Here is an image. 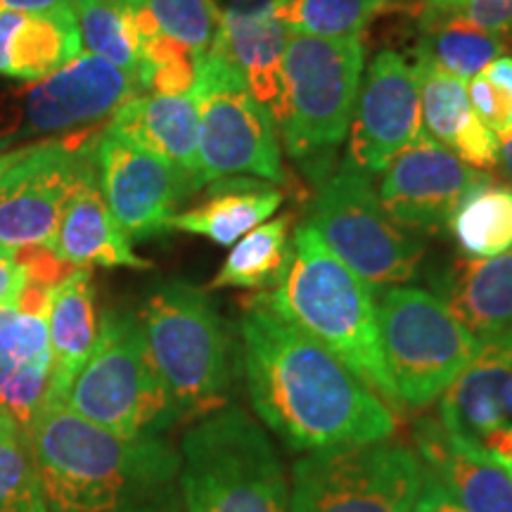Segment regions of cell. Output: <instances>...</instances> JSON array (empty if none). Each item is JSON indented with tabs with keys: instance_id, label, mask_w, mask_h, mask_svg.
Segmentation results:
<instances>
[{
	"instance_id": "cell-1",
	"label": "cell",
	"mask_w": 512,
	"mask_h": 512,
	"mask_svg": "<svg viewBox=\"0 0 512 512\" xmlns=\"http://www.w3.org/2000/svg\"><path fill=\"white\" fill-rule=\"evenodd\" d=\"M240 347L249 401L290 451L318 453L396 434L389 403L261 294L242 306Z\"/></svg>"
},
{
	"instance_id": "cell-2",
	"label": "cell",
	"mask_w": 512,
	"mask_h": 512,
	"mask_svg": "<svg viewBox=\"0 0 512 512\" xmlns=\"http://www.w3.org/2000/svg\"><path fill=\"white\" fill-rule=\"evenodd\" d=\"M29 441L48 512H185L181 453L164 437H119L67 406L41 408Z\"/></svg>"
},
{
	"instance_id": "cell-3",
	"label": "cell",
	"mask_w": 512,
	"mask_h": 512,
	"mask_svg": "<svg viewBox=\"0 0 512 512\" xmlns=\"http://www.w3.org/2000/svg\"><path fill=\"white\" fill-rule=\"evenodd\" d=\"M373 294L306 221L294 230L285 278L273 292H261V297L278 316L347 363L380 399L401 408L384 363Z\"/></svg>"
},
{
	"instance_id": "cell-4",
	"label": "cell",
	"mask_w": 512,
	"mask_h": 512,
	"mask_svg": "<svg viewBox=\"0 0 512 512\" xmlns=\"http://www.w3.org/2000/svg\"><path fill=\"white\" fill-rule=\"evenodd\" d=\"M138 318L181 422L228 406L235 377L233 337L207 292L185 280H166L147 294Z\"/></svg>"
},
{
	"instance_id": "cell-5",
	"label": "cell",
	"mask_w": 512,
	"mask_h": 512,
	"mask_svg": "<svg viewBox=\"0 0 512 512\" xmlns=\"http://www.w3.org/2000/svg\"><path fill=\"white\" fill-rule=\"evenodd\" d=\"M178 453L185 512H290L283 460L240 406L192 422Z\"/></svg>"
},
{
	"instance_id": "cell-6",
	"label": "cell",
	"mask_w": 512,
	"mask_h": 512,
	"mask_svg": "<svg viewBox=\"0 0 512 512\" xmlns=\"http://www.w3.org/2000/svg\"><path fill=\"white\" fill-rule=\"evenodd\" d=\"M64 406L119 437H162L181 422L136 313L107 309Z\"/></svg>"
},
{
	"instance_id": "cell-7",
	"label": "cell",
	"mask_w": 512,
	"mask_h": 512,
	"mask_svg": "<svg viewBox=\"0 0 512 512\" xmlns=\"http://www.w3.org/2000/svg\"><path fill=\"white\" fill-rule=\"evenodd\" d=\"M366 69L361 38L290 34L283 55V131L290 155L309 162L330 155L347 138Z\"/></svg>"
},
{
	"instance_id": "cell-8",
	"label": "cell",
	"mask_w": 512,
	"mask_h": 512,
	"mask_svg": "<svg viewBox=\"0 0 512 512\" xmlns=\"http://www.w3.org/2000/svg\"><path fill=\"white\" fill-rule=\"evenodd\" d=\"M377 328L401 408H427L477 356L479 342L434 292L389 287L377 302Z\"/></svg>"
},
{
	"instance_id": "cell-9",
	"label": "cell",
	"mask_w": 512,
	"mask_h": 512,
	"mask_svg": "<svg viewBox=\"0 0 512 512\" xmlns=\"http://www.w3.org/2000/svg\"><path fill=\"white\" fill-rule=\"evenodd\" d=\"M200 112L197 181L207 185L228 176H252L287 185L278 131L271 112L249 93L233 64L216 50L197 60L192 86Z\"/></svg>"
},
{
	"instance_id": "cell-10",
	"label": "cell",
	"mask_w": 512,
	"mask_h": 512,
	"mask_svg": "<svg viewBox=\"0 0 512 512\" xmlns=\"http://www.w3.org/2000/svg\"><path fill=\"white\" fill-rule=\"evenodd\" d=\"M309 221L332 254L373 292L408 283L418 273L425 252L420 238L392 221L370 176L347 162L318 183Z\"/></svg>"
},
{
	"instance_id": "cell-11",
	"label": "cell",
	"mask_w": 512,
	"mask_h": 512,
	"mask_svg": "<svg viewBox=\"0 0 512 512\" xmlns=\"http://www.w3.org/2000/svg\"><path fill=\"white\" fill-rule=\"evenodd\" d=\"M422 467L396 441L306 453L292 467L290 512H413Z\"/></svg>"
},
{
	"instance_id": "cell-12",
	"label": "cell",
	"mask_w": 512,
	"mask_h": 512,
	"mask_svg": "<svg viewBox=\"0 0 512 512\" xmlns=\"http://www.w3.org/2000/svg\"><path fill=\"white\" fill-rule=\"evenodd\" d=\"M100 136L76 133L64 140L12 150L0 171V254L53 249L62 211L95 166Z\"/></svg>"
},
{
	"instance_id": "cell-13",
	"label": "cell",
	"mask_w": 512,
	"mask_h": 512,
	"mask_svg": "<svg viewBox=\"0 0 512 512\" xmlns=\"http://www.w3.org/2000/svg\"><path fill=\"white\" fill-rule=\"evenodd\" d=\"M138 91V79L124 69L81 53L12 95L0 112V140L88 126L110 117Z\"/></svg>"
},
{
	"instance_id": "cell-14",
	"label": "cell",
	"mask_w": 512,
	"mask_h": 512,
	"mask_svg": "<svg viewBox=\"0 0 512 512\" xmlns=\"http://www.w3.org/2000/svg\"><path fill=\"white\" fill-rule=\"evenodd\" d=\"M100 190L128 240H147L169 230L174 209L200 190L188 171L138 150L102 131L95 145Z\"/></svg>"
},
{
	"instance_id": "cell-15",
	"label": "cell",
	"mask_w": 512,
	"mask_h": 512,
	"mask_svg": "<svg viewBox=\"0 0 512 512\" xmlns=\"http://www.w3.org/2000/svg\"><path fill=\"white\" fill-rule=\"evenodd\" d=\"M422 133L420 91L413 64L382 50L363 74L347 131V164L377 176Z\"/></svg>"
},
{
	"instance_id": "cell-16",
	"label": "cell",
	"mask_w": 512,
	"mask_h": 512,
	"mask_svg": "<svg viewBox=\"0 0 512 512\" xmlns=\"http://www.w3.org/2000/svg\"><path fill=\"white\" fill-rule=\"evenodd\" d=\"M425 131L382 171L380 202L392 221L411 233H439L470 190L489 181Z\"/></svg>"
},
{
	"instance_id": "cell-17",
	"label": "cell",
	"mask_w": 512,
	"mask_h": 512,
	"mask_svg": "<svg viewBox=\"0 0 512 512\" xmlns=\"http://www.w3.org/2000/svg\"><path fill=\"white\" fill-rule=\"evenodd\" d=\"M415 453L465 512H512V475L482 448L446 430L439 418H418Z\"/></svg>"
},
{
	"instance_id": "cell-18",
	"label": "cell",
	"mask_w": 512,
	"mask_h": 512,
	"mask_svg": "<svg viewBox=\"0 0 512 512\" xmlns=\"http://www.w3.org/2000/svg\"><path fill=\"white\" fill-rule=\"evenodd\" d=\"M439 420L479 444L512 427V335L479 344L477 356L439 399Z\"/></svg>"
},
{
	"instance_id": "cell-19",
	"label": "cell",
	"mask_w": 512,
	"mask_h": 512,
	"mask_svg": "<svg viewBox=\"0 0 512 512\" xmlns=\"http://www.w3.org/2000/svg\"><path fill=\"white\" fill-rule=\"evenodd\" d=\"M413 72L418 76L422 131L472 169H496L498 136L472 110L467 81L422 55L413 57Z\"/></svg>"
},
{
	"instance_id": "cell-20",
	"label": "cell",
	"mask_w": 512,
	"mask_h": 512,
	"mask_svg": "<svg viewBox=\"0 0 512 512\" xmlns=\"http://www.w3.org/2000/svg\"><path fill=\"white\" fill-rule=\"evenodd\" d=\"M432 290L479 344L512 335V249L494 259L460 256L432 275Z\"/></svg>"
},
{
	"instance_id": "cell-21",
	"label": "cell",
	"mask_w": 512,
	"mask_h": 512,
	"mask_svg": "<svg viewBox=\"0 0 512 512\" xmlns=\"http://www.w3.org/2000/svg\"><path fill=\"white\" fill-rule=\"evenodd\" d=\"M219 31L209 50L233 64L249 93L271 112L283 117V55L290 31L273 10H219Z\"/></svg>"
},
{
	"instance_id": "cell-22",
	"label": "cell",
	"mask_w": 512,
	"mask_h": 512,
	"mask_svg": "<svg viewBox=\"0 0 512 512\" xmlns=\"http://www.w3.org/2000/svg\"><path fill=\"white\" fill-rule=\"evenodd\" d=\"M98 325L91 268H72L48 294L50 377L41 408L67 403L76 375L95 347Z\"/></svg>"
},
{
	"instance_id": "cell-23",
	"label": "cell",
	"mask_w": 512,
	"mask_h": 512,
	"mask_svg": "<svg viewBox=\"0 0 512 512\" xmlns=\"http://www.w3.org/2000/svg\"><path fill=\"white\" fill-rule=\"evenodd\" d=\"M55 259L72 268H133L147 271L152 264L133 252L131 240L121 230L100 190L98 169L91 171L69 197L57 228Z\"/></svg>"
},
{
	"instance_id": "cell-24",
	"label": "cell",
	"mask_w": 512,
	"mask_h": 512,
	"mask_svg": "<svg viewBox=\"0 0 512 512\" xmlns=\"http://www.w3.org/2000/svg\"><path fill=\"white\" fill-rule=\"evenodd\" d=\"M197 126H200V112H197L195 93H152L133 95L131 100H126L112 114L105 133L181 166L200 185L197 181Z\"/></svg>"
},
{
	"instance_id": "cell-25",
	"label": "cell",
	"mask_w": 512,
	"mask_h": 512,
	"mask_svg": "<svg viewBox=\"0 0 512 512\" xmlns=\"http://www.w3.org/2000/svg\"><path fill=\"white\" fill-rule=\"evenodd\" d=\"M283 190L252 176H228L211 181L207 200L174 214L169 230L200 235L219 247H233L242 235L271 219L283 207Z\"/></svg>"
},
{
	"instance_id": "cell-26",
	"label": "cell",
	"mask_w": 512,
	"mask_h": 512,
	"mask_svg": "<svg viewBox=\"0 0 512 512\" xmlns=\"http://www.w3.org/2000/svg\"><path fill=\"white\" fill-rule=\"evenodd\" d=\"M83 53L74 10L0 12V76L38 81Z\"/></svg>"
},
{
	"instance_id": "cell-27",
	"label": "cell",
	"mask_w": 512,
	"mask_h": 512,
	"mask_svg": "<svg viewBox=\"0 0 512 512\" xmlns=\"http://www.w3.org/2000/svg\"><path fill=\"white\" fill-rule=\"evenodd\" d=\"M292 216L264 221L235 242L209 290H271L285 278L292 261Z\"/></svg>"
},
{
	"instance_id": "cell-28",
	"label": "cell",
	"mask_w": 512,
	"mask_h": 512,
	"mask_svg": "<svg viewBox=\"0 0 512 512\" xmlns=\"http://www.w3.org/2000/svg\"><path fill=\"white\" fill-rule=\"evenodd\" d=\"M448 230L467 259H494L512 249V185L479 183L453 211Z\"/></svg>"
},
{
	"instance_id": "cell-29",
	"label": "cell",
	"mask_w": 512,
	"mask_h": 512,
	"mask_svg": "<svg viewBox=\"0 0 512 512\" xmlns=\"http://www.w3.org/2000/svg\"><path fill=\"white\" fill-rule=\"evenodd\" d=\"M422 36L415 55L427 57L444 72L470 81L491 62L505 55V38L458 17L422 19Z\"/></svg>"
},
{
	"instance_id": "cell-30",
	"label": "cell",
	"mask_w": 512,
	"mask_h": 512,
	"mask_svg": "<svg viewBox=\"0 0 512 512\" xmlns=\"http://www.w3.org/2000/svg\"><path fill=\"white\" fill-rule=\"evenodd\" d=\"M72 10L83 53L100 57L138 79L140 38L128 0H72Z\"/></svg>"
},
{
	"instance_id": "cell-31",
	"label": "cell",
	"mask_w": 512,
	"mask_h": 512,
	"mask_svg": "<svg viewBox=\"0 0 512 512\" xmlns=\"http://www.w3.org/2000/svg\"><path fill=\"white\" fill-rule=\"evenodd\" d=\"M399 0H280L275 17L290 34L361 38L368 24Z\"/></svg>"
},
{
	"instance_id": "cell-32",
	"label": "cell",
	"mask_w": 512,
	"mask_h": 512,
	"mask_svg": "<svg viewBox=\"0 0 512 512\" xmlns=\"http://www.w3.org/2000/svg\"><path fill=\"white\" fill-rule=\"evenodd\" d=\"M0 512H48L29 432L0 415Z\"/></svg>"
},
{
	"instance_id": "cell-33",
	"label": "cell",
	"mask_w": 512,
	"mask_h": 512,
	"mask_svg": "<svg viewBox=\"0 0 512 512\" xmlns=\"http://www.w3.org/2000/svg\"><path fill=\"white\" fill-rule=\"evenodd\" d=\"M159 36L171 38L200 60L209 53L219 31L216 0H140Z\"/></svg>"
},
{
	"instance_id": "cell-34",
	"label": "cell",
	"mask_w": 512,
	"mask_h": 512,
	"mask_svg": "<svg viewBox=\"0 0 512 512\" xmlns=\"http://www.w3.org/2000/svg\"><path fill=\"white\" fill-rule=\"evenodd\" d=\"M470 105L498 138L512 131V55H501L467 81Z\"/></svg>"
},
{
	"instance_id": "cell-35",
	"label": "cell",
	"mask_w": 512,
	"mask_h": 512,
	"mask_svg": "<svg viewBox=\"0 0 512 512\" xmlns=\"http://www.w3.org/2000/svg\"><path fill=\"white\" fill-rule=\"evenodd\" d=\"M422 19L458 17L498 36L512 34V0H456L439 10H415Z\"/></svg>"
},
{
	"instance_id": "cell-36",
	"label": "cell",
	"mask_w": 512,
	"mask_h": 512,
	"mask_svg": "<svg viewBox=\"0 0 512 512\" xmlns=\"http://www.w3.org/2000/svg\"><path fill=\"white\" fill-rule=\"evenodd\" d=\"M31 280L29 266L19 256L0 254V306H17Z\"/></svg>"
},
{
	"instance_id": "cell-37",
	"label": "cell",
	"mask_w": 512,
	"mask_h": 512,
	"mask_svg": "<svg viewBox=\"0 0 512 512\" xmlns=\"http://www.w3.org/2000/svg\"><path fill=\"white\" fill-rule=\"evenodd\" d=\"M425 467V465H422ZM413 512H465L460 505L453 501V496L441 486V482L432 472L425 470L422 475V486L418 501H415Z\"/></svg>"
},
{
	"instance_id": "cell-38",
	"label": "cell",
	"mask_w": 512,
	"mask_h": 512,
	"mask_svg": "<svg viewBox=\"0 0 512 512\" xmlns=\"http://www.w3.org/2000/svg\"><path fill=\"white\" fill-rule=\"evenodd\" d=\"M479 448L486 453L489 458H494L496 463H501L505 470L512 475V427L510 430L496 432L491 437H486Z\"/></svg>"
},
{
	"instance_id": "cell-39",
	"label": "cell",
	"mask_w": 512,
	"mask_h": 512,
	"mask_svg": "<svg viewBox=\"0 0 512 512\" xmlns=\"http://www.w3.org/2000/svg\"><path fill=\"white\" fill-rule=\"evenodd\" d=\"M72 8V0H0V12H55Z\"/></svg>"
},
{
	"instance_id": "cell-40",
	"label": "cell",
	"mask_w": 512,
	"mask_h": 512,
	"mask_svg": "<svg viewBox=\"0 0 512 512\" xmlns=\"http://www.w3.org/2000/svg\"><path fill=\"white\" fill-rule=\"evenodd\" d=\"M498 164L503 166V174L512 181V131L498 138Z\"/></svg>"
},
{
	"instance_id": "cell-41",
	"label": "cell",
	"mask_w": 512,
	"mask_h": 512,
	"mask_svg": "<svg viewBox=\"0 0 512 512\" xmlns=\"http://www.w3.org/2000/svg\"><path fill=\"white\" fill-rule=\"evenodd\" d=\"M403 0H399V5ZM415 10H439V8H446V5L456 3V0H415Z\"/></svg>"
},
{
	"instance_id": "cell-42",
	"label": "cell",
	"mask_w": 512,
	"mask_h": 512,
	"mask_svg": "<svg viewBox=\"0 0 512 512\" xmlns=\"http://www.w3.org/2000/svg\"><path fill=\"white\" fill-rule=\"evenodd\" d=\"M10 155L12 152H0V171H3V166L8 164V159H10Z\"/></svg>"
}]
</instances>
